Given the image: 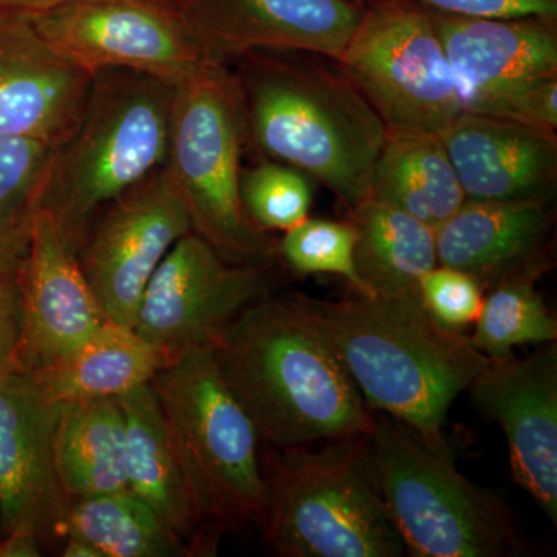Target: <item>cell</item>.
Segmentation results:
<instances>
[{
  "mask_svg": "<svg viewBox=\"0 0 557 557\" xmlns=\"http://www.w3.org/2000/svg\"><path fill=\"white\" fill-rule=\"evenodd\" d=\"M339 359L370 410L397 418L434 445L453 403L491 359L463 332L440 325L420 293L348 299L289 296Z\"/></svg>",
  "mask_w": 557,
  "mask_h": 557,
  "instance_id": "6da1fadb",
  "label": "cell"
},
{
  "mask_svg": "<svg viewBox=\"0 0 557 557\" xmlns=\"http://www.w3.org/2000/svg\"><path fill=\"white\" fill-rule=\"evenodd\" d=\"M239 60L233 78L247 139L322 183L348 211L368 199L387 127L338 62L296 50Z\"/></svg>",
  "mask_w": 557,
  "mask_h": 557,
  "instance_id": "7a4b0ae2",
  "label": "cell"
},
{
  "mask_svg": "<svg viewBox=\"0 0 557 557\" xmlns=\"http://www.w3.org/2000/svg\"><path fill=\"white\" fill-rule=\"evenodd\" d=\"M220 373L267 448L368 434L372 410L289 296H263L212 344Z\"/></svg>",
  "mask_w": 557,
  "mask_h": 557,
  "instance_id": "3957f363",
  "label": "cell"
},
{
  "mask_svg": "<svg viewBox=\"0 0 557 557\" xmlns=\"http://www.w3.org/2000/svg\"><path fill=\"white\" fill-rule=\"evenodd\" d=\"M174 86L132 70L94 75L75 126L54 148L39 205L73 255L106 205L163 166Z\"/></svg>",
  "mask_w": 557,
  "mask_h": 557,
  "instance_id": "277c9868",
  "label": "cell"
},
{
  "mask_svg": "<svg viewBox=\"0 0 557 557\" xmlns=\"http://www.w3.org/2000/svg\"><path fill=\"white\" fill-rule=\"evenodd\" d=\"M368 434L321 446H263L267 507L259 530L274 555H408L373 478Z\"/></svg>",
  "mask_w": 557,
  "mask_h": 557,
  "instance_id": "5b68a950",
  "label": "cell"
},
{
  "mask_svg": "<svg viewBox=\"0 0 557 557\" xmlns=\"http://www.w3.org/2000/svg\"><path fill=\"white\" fill-rule=\"evenodd\" d=\"M370 465L408 555L508 557L525 549L507 505L465 478L448 445L372 410Z\"/></svg>",
  "mask_w": 557,
  "mask_h": 557,
  "instance_id": "8992f818",
  "label": "cell"
},
{
  "mask_svg": "<svg viewBox=\"0 0 557 557\" xmlns=\"http://www.w3.org/2000/svg\"><path fill=\"white\" fill-rule=\"evenodd\" d=\"M244 115L226 64L209 62L175 84L168 174L188 211L193 233L242 262H273L277 247L249 220L240 197Z\"/></svg>",
  "mask_w": 557,
  "mask_h": 557,
  "instance_id": "52a82bcc",
  "label": "cell"
},
{
  "mask_svg": "<svg viewBox=\"0 0 557 557\" xmlns=\"http://www.w3.org/2000/svg\"><path fill=\"white\" fill-rule=\"evenodd\" d=\"M201 500L225 533L262 523L267 507L262 443L220 373L212 346L194 348L153 376Z\"/></svg>",
  "mask_w": 557,
  "mask_h": 557,
  "instance_id": "ba28073f",
  "label": "cell"
},
{
  "mask_svg": "<svg viewBox=\"0 0 557 557\" xmlns=\"http://www.w3.org/2000/svg\"><path fill=\"white\" fill-rule=\"evenodd\" d=\"M338 65L387 131L442 134L463 112L431 13L405 0L362 11Z\"/></svg>",
  "mask_w": 557,
  "mask_h": 557,
  "instance_id": "9c48e42d",
  "label": "cell"
},
{
  "mask_svg": "<svg viewBox=\"0 0 557 557\" xmlns=\"http://www.w3.org/2000/svg\"><path fill=\"white\" fill-rule=\"evenodd\" d=\"M28 16L51 49L90 75L121 69L178 84L214 62L171 0H72Z\"/></svg>",
  "mask_w": 557,
  "mask_h": 557,
  "instance_id": "30bf717a",
  "label": "cell"
},
{
  "mask_svg": "<svg viewBox=\"0 0 557 557\" xmlns=\"http://www.w3.org/2000/svg\"><path fill=\"white\" fill-rule=\"evenodd\" d=\"M271 263L226 258L199 234H186L150 277L135 329L164 366L212 346L242 311L273 293Z\"/></svg>",
  "mask_w": 557,
  "mask_h": 557,
  "instance_id": "8fae6325",
  "label": "cell"
},
{
  "mask_svg": "<svg viewBox=\"0 0 557 557\" xmlns=\"http://www.w3.org/2000/svg\"><path fill=\"white\" fill-rule=\"evenodd\" d=\"M193 225L166 168L91 219L75 258L109 321L135 327L150 277Z\"/></svg>",
  "mask_w": 557,
  "mask_h": 557,
  "instance_id": "7c38bea8",
  "label": "cell"
},
{
  "mask_svg": "<svg viewBox=\"0 0 557 557\" xmlns=\"http://www.w3.org/2000/svg\"><path fill=\"white\" fill-rule=\"evenodd\" d=\"M58 412L30 373L0 369V536L27 528L44 552H60L72 505L54 471Z\"/></svg>",
  "mask_w": 557,
  "mask_h": 557,
  "instance_id": "4fadbf2b",
  "label": "cell"
},
{
  "mask_svg": "<svg viewBox=\"0 0 557 557\" xmlns=\"http://www.w3.org/2000/svg\"><path fill=\"white\" fill-rule=\"evenodd\" d=\"M469 395L504 431L512 479L557 525V344L493 361Z\"/></svg>",
  "mask_w": 557,
  "mask_h": 557,
  "instance_id": "5bb4252c",
  "label": "cell"
},
{
  "mask_svg": "<svg viewBox=\"0 0 557 557\" xmlns=\"http://www.w3.org/2000/svg\"><path fill=\"white\" fill-rule=\"evenodd\" d=\"M209 60L226 64L259 50H296L338 61L362 10L348 0H175Z\"/></svg>",
  "mask_w": 557,
  "mask_h": 557,
  "instance_id": "9a60e30c",
  "label": "cell"
},
{
  "mask_svg": "<svg viewBox=\"0 0 557 557\" xmlns=\"http://www.w3.org/2000/svg\"><path fill=\"white\" fill-rule=\"evenodd\" d=\"M429 13L467 112L498 116L528 87L556 78L555 21Z\"/></svg>",
  "mask_w": 557,
  "mask_h": 557,
  "instance_id": "2e32d148",
  "label": "cell"
},
{
  "mask_svg": "<svg viewBox=\"0 0 557 557\" xmlns=\"http://www.w3.org/2000/svg\"><path fill=\"white\" fill-rule=\"evenodd\" d=\"M17 284L20 335L14 366L24 372L57 361L108 321L78 260L44 211L36 214Z\"/></svg>",
  "mask_w": 557,
  "mask_h": 557,
  "instance_id": "e0dca14e",
  "label": "cell"
},
{
  "mask_svg": "<svg viewBox=\"0 0 557 557\" xmlns=\"http://www.w3.org/2000/svg\"><path fill=\"white\" fill-rule=\"evenodd\" d=\"M91 79L51 49L27 13L0 11V137L58 145L75 126Z\"/></svg>",
  "mask_w": 557,
  "mask_h": 557,
  "instance_id": "ac0fdd59",
  "label": "cell"
},
{
  "mask_svg": "<svg viewBox=\"0 0 557 557\" xmlns=\"http://www.w3.org/2000/svg\"><path fill=\"white\" fill-rule=\"evenodd\" d=\"M116 399L126 424L127 490L163 520L189 557L214 556L223 531L208 515L152 386L135 388Z\"/></svg>",
  "mask_w": 557,
  "mask_h": 557,
  "instance_id": "d6986e66",
  "label": "cell"
},
{
  "mask_svg": "<svg viewBox=\"0 0 557 557\" xmlns=\"http://www.w3.org/2000/svg\"><path fill=\"white\" fill-rule=\"evenodd\" d=\"M440 139L465 200L552 201L557 177L556 132L463 110Z\"/></svg>",
  "mask_w": 557,
  "mask_h": 557,
  "instance_id": "ffe728a7",
  "label": "cell"
},
{
  "mask_svg": "<svg viewBox=\"0 0 557 557\" xmlns=\"http://www.w3.org/2000/svg\"><path fill=\"white\" fill-rule=\"evenodd\" d=\"M552 222L547 200H465L435 228L438 265L463 271L491 288L509 274L549 262L544 245Z\"/></svg>",
  "mask_w": 557,
  "mask_h": 557,
  "instance_id": "44dd1931",
  "label": "cell"
},
{
  "mask_svg": "<svg viewBox=\"0 0 557 557\" xmlns=\"http://www.w3.org/2000/svg\"><path fill=\"white\" fill-rule=\"evenodd\" d=\"M163 368L160 351L137 329L108 319L78 346L30 375L51 403L64 405L123 397L148 386Z\"/></svg>",
  "mask_w": 557,
  "mask_h": 557,
  "instance_id": "7402d4cb",
  "label": "cell"
},
{
  "mask_svg": "<svg viewBox=\"0 0 557 557\" xmlns=\"http://www.w3.org/2000/svg\"><path fill=\"white\" fill-rule=\"evenodd\" d=\"M53 460L70 502L127 487L126 424L119 399L60 405Z\"/></svg>",
  "mask_w": 557,
  "mask_h": 557,
  "instance_id": "603a6c76",
  "label": "cell"
},
{
  "mask_svg": "<svg viewBox=\"0 0 557 557\" xmlns=\"http://www.w3.org/2000/svg\"><path fill=\"white\" fill-rule=\"evenodd\" d=\"M372 199L408 212L437 228L461 205L465 194L437 134L387 131L370 178Z\"/></svg>",
  "mask_w": 557,
  "mask_h": 557,
  "instance_id": "cb8c5ba5",
  "label": "cell"
},
{
  "mask_svg": "<svg viewBox=\"0 0 557 557\" xmlns=\"http://www.w3.org/2000/svg\"><path fill=\"white\" fill-rule=\"evenodd\" d=\"M348 212L357 230L355 265L370 295L418 292L438 265L435 228L372 197Z\"/></svg>",
  "mask_w": 557,
  "mask_h": 557,
  "instance_id": "d4e9b609",
  "label": "cell"
},
{
  "mask_svg": "<svg viewBox=\"0 0 557 557\" xmlns=\"http://www.w3.org/2000/svg\"><path fill=\"white\" fill-rule=\"evenodd\" d=\"M67 534L89 542L101 557H189L163 520L127 487L72 502Z\"/></svg>",
  "mask_w": 557,
  "mask_h": 557,
  "instance_id": "484cf974",
  "label": "cell"
},
{
  "mask_svg": "<svg viewBox=\"0 0 557 557\" xmlns=\"http://www.w3.org/2000/svg\"><path fill=\"white\" fill-rule=\"evenodd\" d=\"M547 269L549 262L537 263L500 278L491 287L475 319L474 333L469 336L480 354L500 361L512 357L516 347L555 343L556 318L536 288L537 278Z\"/></svg>",
  "mask_w": 557,
  "mask_h": 557,
  "instance_id": "4316f807",
  "label": "cell"
},
{
  "mask_svg": "<svg viewBox=\"0 0 557 557\" xmlns=\"http://www.w3.org/2000/svg\"><path fill=\"white\" fill-rule=\"evenodd\" d=\"M57 145L0 137V273H17L30 245Z\"/></svg>",
  "mask_w": 557,
  "mask_h": 557,
  "instance_id": "83f0119b",
  "label": "cell"
},
{
  "mask_svg": "<svg viewBox=\"0 0 557 557\" xmlns=\"http://www.w3.org/2000/svg\"><path fill=\"white\" fill-rule=\"evenodd\" d=\"M240 197L259 230L288 231L309 218L313 180L288 164L267 160L242 172Z\"/></svg>",
  "mask_w": 557,
  "mask_h": 557,
  "instance_id": "f1b7e54d",
  "label": "cell"
},
{
  "mask_svg": "<svg viewBox=\"0 0 557 557\" xmlns=\"http://www.w3.org/2000/svg\"><path fill=\"white\" fill-rule=\"evenodd\" d=\"M357 230L347 222L309 219L285 231L277 252L289 270L298 274H336L346 278L357 295L369 289L359 277L355 265Z\"/></svg>",
  "mask_w": 557,
  "mask_h": 557,
  "instance_id": "f546056e",
  "label": "cell"
},
{
  "mask_svg": "<svg viewBox=\"0 0 557 557\" xmlns=\"http://www.w3.org/2000/svg\"><path fill=\"white\" fill-rule=\"evenodd\" d=\"M424 309L440 325L463 332L474 324L483 304V287L463 271L437 265L418 285Z\"/></svg>",
  "mask_w": 557,
  "mask_h": 557,
  "instance_id": "4dcf8cb0",
  "label": "cell"
},
{
  "mask_svg": "<svg viewBox=\"0 0 557 557\" xmlns=\"http://www.w3.org/2000/svg\"><path fill=\"white\" fill-rule=\"evenodd\" d=\"M432 13L480 20H557V0H405Z\"/></svg>",
  "mask_w": 557,
  "mask_h": 557,
  "instance_id": "1f68e13d",
  "label": "cell"
},
{
  "mask_svg": "<svg viewBox=\"0 0 557 557\" xmlns=\"http://www.w3.org/2000/svg\"><path fill=\"white\" fill-rule=\"evenodd\" d=\"M20 335L17 273H0V369L14 366Z\"/></svg>",
  "mask_w": 557,
  "mask_h": 557,
  "instance_id": "d6a6232c",
  "label": "cell"
},
{
  "mask_svg": "<svg viewBox=\"0 0 557 557\" xmlns=\"http://www.w3.org/2000/svg\"><path fill=\"white\" fill-rule=\"evenodd\" d=\"M44 547L35 531L27 528L0 536V557H40Z\"/></svg>",
  "mask_w": 557,
  "mask_h": 557,
  "instance_id": "836d02e7",
  "label": "cell"
},
{
  "mask_svg": "<svg viewBox=\"0 0 557 557\" xmlns=\"http://www.w3.org/2000/svg\"><path fill=\"white\" fill-rule=\"evenodd\" d=\"M72 0H0V11H21V13H38L53 9Z\"/></svg>",
  "mask_w": 557,
  "mask_h": 557,
  "instance_id": "e575fe53",
  "label": "cell"
},
{
  "mask_svg": "<svg viewBox=\"0 0 557 557\" xmlns=\"http://www.w3.org/2000/svg\"><path fill=\"white\" fill-rule=\"evenodd\" d=\"M60 552L62 557H101L94 545H90L84 539L72 536V534H67V536L62 539Z\"/></svg>",
  "mask_w": 557,
  "mask_h": 557,
  "instance_id": "d590c367",
  "label": "cell"
},
{
  "mask_svg": "<svg viewBox=\"0 0 557 557\" xmlns=\"http://www.w3.org/2000/svg\"><path fill=\"white\" fill-rule=\"evenodd\" d=\"M171 2H175V0H171Z\"/></svg>",
  "mask_w": 557,
  "mask_h": 557,
  "instance_id": "8d00e7d4",
  "label": "cell"
}]
</instances>
